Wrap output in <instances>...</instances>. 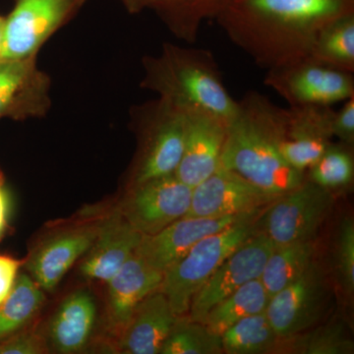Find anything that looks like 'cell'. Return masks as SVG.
I'll use <instances>...</instances> for the list:
<instances>
[{
	"instance_id": "6da1fadb",
	"label": "cell",
	"mask_w": 354,
	"mask_h": 354,
	"mask_svg": "<svg viewBox=\"0 0 354 354\" xmlns=\"http://www.w3.org/2000/svg\"><path fill=\"white\" fill-rule=\"evenodd\" d=\"M354 0H230L215 18L230 41L267 70L309 57L330 21Z\"/></svg>"
},
{
	"instance_id": "7a4b0ae2",
	"label": "cell",
	"mask_w": 354,
	"mask_h": 354,
	"mask_svg": "<svg viewBox=\"0 0 354 354\" xmlns=\"http://www.w3.org/2000/svg\"><path fill=\"white\" fill-rule=\"evenodd\" d=\"M283 113L266 95L247 93L232 120L221 167L239 174L267 194L279 197L304 183V172L292 169L279 151Z\"/></svg>"
},
{
	"instance_id": "3957f363",
	"label": "cell",
	"mask_w": 354,
	"mask_h": 354,
	"mask_svg": "<svg viewBox=\"0 0 354 354\" xmlns=\"http://www.w3.org/2000/svg\"><path fill=\"white\" fill-rule=\"evenodd\" d=\"M143 87L183 109H198L232 120L237 102L225 88L213 53L165 44L162 55L144 59Z\"/></svg>"
},
{
	"instance_id": "277c9868",
	"label": "cell",
	"mask_w": 354,
	"mask_h": 354,
	"mask_svg": "<svg viewBox=\"0 0 354 354\" xmlns=\"http://www.w3.org/2000/svg\"><path fill=\"white\" fill-rule=\"evenodd\" d=\"M260 213L251 214L201 239L164 272L160 290L169 299L176 316L188 313L193 297L212 274L239 246L257 234Z\"/></svg>"
},
{
	"instance_id": "5b68a950",
	"label": "cell",
	"mask_w": 354,
	"mask_h": 354,
	"mask_svg": "<svg viewBox=\"0 0 354 354\" xmlns=\"http://www.w3.org/2000/svg\"><path fill=\"white\" fill-rule=\"evenodd\" d=\"M333 203L332 191L305 179L298 187L277 198L258 216V232L267 235L274 246L312 241Z\"/></svg>"
},
{
	"instance_id": "8992f818",
	"label": "cell",
	"mask_w": 354,
	"mask_h": 354,
	"mask_svg": "<svg viewBox=\"0 0 354 354\" xmlns=\"http://www.w3.org/2000/svg\"><path fill=\"white\" fill-rule=\"evenodd\" d=\"M266 85L290 106H332L354 97L353 73L306 57L268 70Z\"/></svg>"
},
{
	"instance_id": "52a82bcc",
	"label": "cell",
	"mask_w": 354,
	"mask_h": 354,
	"mask_svg": "<svg viewBox=\"0 0 354 354\" xmlns=\"http://www.w3.org/2000/svg\"><path fill=\"white\" fill-rule=\"evenodd\" d=\"M142 114V149L132 184L176 174L183 158L185 109L160 97Z\"/></svg>"
},
{
	"instance_id": "ba28073f",
	"label": "cell",
	"mask_w": 354,
	"mask_h": 354,
	"mask_svg": "<svg viewBox=\"0 0 354 354\" xmlns=\"http://www.w3.org/2000/svg\"><path fill=\"white\" fill-rule=\"evenodd\" d=\"M88 0H15L6 18L0 58L37 55L39 48L76 15Z\"/></svg>"
},
{
	"instance_id": "9c48e42d",
	"label": "cell",
	"mask_w": 354,
	"mask_h": 354,
	"mask_svg": "<svg viewBox=\"0 0 354 354\" xmlns=\"http://www.w3.org/2000/svg\"><path fill=\"white\" fill-rule=\"evenodd\" d=\"M192 188L174 174L132 184L118 211L137 232L153 235L187 215Z\"/></svg>"
},
{
	"instance_id": "30bf717a",
	"label": "cell",
	"mask_w": 354,
	"mask_h": 354,
	"mask_svg": "<svg viewBox=\"0 0 354 354\" xmlns=\"http://www.w3.org/2000/svg\"><path fill=\"white\" fill-rule=\"evenodd\" d=\"M274 249V243L262 232H257L244 242L216 269L193 297L188 318L204 323L209 310L221 300L249 281L260 279Z\"/></svg>"
},
{
	"instance_id": "8fae6325",
	"label": "cell",
	"mask_w": 354,
	"mask_h": 354,
	"mask_svg": "<svg viewBox=\"0 0 354 354\" xmlns=\"http://www.w3.org/2000/svg\"><path fill=\"white\" fill-rule=\"evenodd\" d=\"M327 295L322 272L313 262L299 278L270 298L266 315L279 339L295 337L319 320Z\"/></svg>"
},
{
	"instance_id": "7c38bea8",
	"label": "cell",
	"mask_w": 354,
	"mask_h": 354,
	"mask_svg": "<svg viewBox=\"0 0 354 354\" xmlns=\"http://www.w3.org/2000/svg\"><path fill=\"white\" fill-rule=\"evenodd\" d=\"M278 197L267 194L235 172L220 167L192 188L187 216L225 218L263 211Z\"/></svg>"
},
{
	"instance_id": "4fadbf2b",
	"label": "cell",
	"mask_w": 354,
	"mask_h": 354,
	"mask_svg": "<svg viewBox=\"0 0 354 354\" xmlns=\"http://www.w3.org/2000/svg\"><path fill=\"white\" fill-rule=\"evenodd\" d=\"M185 116L183 158L174 176L193 188L220 169L227 121L198 109H185Z\"/></svg>"
},
{
	"instance_id": "5bb4252c",
	"label": "cell",
	"mask_w": 354,
	"mask_h": 354,
	"mask_svg": "<svg viewBox=\"0 0 354 354\" xmlns=\"http://www.w3.org/2000/svg\"><path fill=\"white\" fill-rule=\"evenodd\" d=\"M50 81L37 65V55L0 58V120L39 118L50 106Z\"/></svg>"
},
{
	"instance_id": "9a60e30c",
	"label": "cell",
	"mask_w": 354,
	"mask_h": 354,
	"mask_svg": "<svg viewBox=\"0 0 354 354\" xmlns=\"http://www.w3.org/2000/svg\"><path fill=\"white\" fill-rule=\"evenodd\" d=\"M100 220L50 235L25 263L28 274L44 291H53L77 261L88 252L99 232Z\"/></svg>"
},
{
	"instance_id": "2e32d148",
	"label": "cell",
	"mask_w": 354,
	"mask_h": 354,
	"mask_svg": "<svg viewBox=\"0 0 354 354\" xmlns=\"http://www.w3.org/2000/svg\"><path fill=\"white\" fill-rule=\"evenodd\" d=\"M332 106H290L283 113L279 151L292 169L304 172L330 146Z\"/></svg>"
},
{
	"instance_id": "e0dca14e",
	"label": "cell",
	"mask_w": 354,
	"mask_h": 354,
	"mask_svg": "<svg viewBox=\"0 0 354 354\" xmlns=\"http://www.w3.org/2000/svg\"><path fill=\"white\" fill-rule=\"evenodd\" d=\"M251 214L225 218L183 216L158 234L143 235L135 253L147 264L164 274L171 266L189 252L190 249L201 239L230 227L235 221Z\"/></svg>"
},
{
	"instance_id": "ac0fdd59",
	"label": "cell",
	"mask_w": 354,
	"mask_h": 354,
	"mask_svg": "<svg viewBox=\"0 0 354 354\" xmlns=\"http://www.w3.org/2000/svg\"><path fill=\"white\" fill-rule=\"evenodd\" d=\"M143 234L118 209L100 220L99 232L80 266L83 277L108 283L135 253Z\"/></svg>"
},
{
	"instance_id": "d6986e66",
	"label": "cell",
	"mask_w": 354,
	"mask_h": 354,
	"mask_svg": "<svg viewBox=\"0 0 354 354\" xmlns=\"http://www.w3.org/2000/svg\"><path fill=\"white\" fill-rule=\"evenodd\" d=\"M178 316L160 290L147 297L120 333L118 348L127 354H158Z\"/></svg>"
},
{
	"instance_id": "ffe728a7",
	"label": "cell",
	"mask_w": 354,
	"mask_h": 354,
	"mask_svg": "<svg viewBox=\"0 0 354 354\" xmlns=\"http://www.w3.org/2000/svg\"><path fill=\"white\" fill-rule=\"evenodd\" d=\"M164 274L153 269L136 253L109 281V316L114 330L120 333L147 297L160 290Z\"/></svg>"
},
{
	"instance_id": "44dd1931",
	"label": "cell",
	"mask_w": 354,
	"mask_h": 354,
	"mask_svg": "<svg viewBox=\"0 0 354 354\" xmlns=\"http://www.w3.org/2000/svg\"><path fill=\"white\" fill-rule=\"evenodd\" d=\"M97 319L94 297L87 290H76L65 298L51 317L48 339L59 353H76L88 346Z\"/></svg>"
},
{
	"instance_id": "7402d4cb",
	"label": "cell",
	"mask_w": 354,
	"mask_h": 354,
	"mask_svg": "<svg viewBox=\"0 0 354 354\" xmlns=\"http://www.w3.org/2000/svg\"><path fill=\"white\" fill-rule=\"evenodd\" d=\"M269 299L261 279H254L216 304L203 324L214 334L221 335L242 319L265 312Z\"/></svg>"
},
{
	"instance_id": "603a6c76",
	"label": "cell",
	"mask_w": 354,
	"mask_h": 354,
	"mask_svg": "<svg viewBox=\"0 0 354 354\" xmlns=\"http://www.w3.org/2000/svg\"><path fill=\"white\" fill-rule=\"evenodd\" d=\"M44 290L28 274H19L12 290L0 305V342L32 325L44 306Z\"/></svg>"
},
{
	"instance_id": "cb8c5ba5",
	"label": "cell",
	"mask_w": 354,
	"mask_h": 354,
	"mask_svg": "<svg viewBox=\"0 0 354 354\" xmlns=\"http://www.w3.org/2000/svg\"><path fill=\"white\" fill-rule=\"evenodd\" d=\"M314 253L312 241L274 246L260 278L269 297L299 278L313 263Z\"/></svg>"
},
{
	"instance_id": "d4e9b609",
	"label": "cell",
	"mask_w": 354,
	"mask_h": 354,
	"mask_svg": "<svg viewBox=\"0 0 354 354\" xmlns=\"http://www.w3.org/2000/svg\"><path fill=\"white\" fill-rule=\"evenodd\" d=\"M230 0H162L157 8L177 38L195 43L205 21L216 18Z\"/></svg>"
},
{
	"instance_id": "484cf974",
	"label": "cell",
	"mask_w": 354,
	"mask_h": 354,
	"mask_svg": "<svg viewBox=\"0 0 354 354\" xmlns=\"http://www.w3.org/2000/svg\"><path fill=\"white\" fill-rule=\"evenodd\" d=\"M309 57L354 73V12L344 14L326 25L317 36Z\"/></svg>"
},
{
	"instance_id": "4316f807",
	"label": "cell",
	"mask_w": 354,
	"mask_h": 354,
	"mask_svg": "<svg viewBox=\"0 0 354 354\" xmlns=\"http://www.w3.org/2000/svg\"><path fill=\"white\" fill-rule=\"evenodd\" d=\"M221 337L223 353L228 354L268 353L279 339L266 312L242 319L228 328Z\"/></svg>"
},
{
	"instance_id": "83f0119b",
	"label": "cell",
	"mask_w": 354,
	"mask_h": 354,
	"mask_svg": "<svg viewBox=\"0 0 354 354\" xmlns=\"http://www.w3.org/2000/svg\"><path fill=\"white\" fill-rule=\"evenodd\" d=\"M160 354L223 353L221 335L214 334L204 325L189 318L178 317Z\"/></svg>"
},
{
	"instance_id": "f1b7e54d",
	"label": "cell",
	"mask_w": 354,
	"mask_h": 354,
	"mask_svg": "<svg viewBox=\"0 0 354 354\" xmlns=\"http://www.w3.org/2000/svg\"><path fill=\"white\" fill-rule=\"evenodd\" d=\"M351 147L342 142L330 143L315 164L307 169L309 180L332 192L351 185L354 178Z\"/></svg>"
},
{
	"instance_id": "f546056e",
	"label": "cell",
	"mask_w": 354,
	"mask_h": 354,
	"mask_svg": "<svg viewBox=\"0 0 354 354\" xmlns=\"http://www.w3.org/2000/svg\"><path fill=\"white\" fill-rule=\"evenodd\" d=\"M335 266L342 288L348 295L354 290V223L351 218L342 221L335 242Z\"/></svg>"
},
{
	"instance_id": "4dcf8cb0",
	"label": "cell",
	"mask_w": 354,
	"mask_h": 354,
	"mask_svg": "<svg viewBox=\"0 0 354 354\" xmlns=\"http://www.w3.org/2000/svg\"><path fill=\"white\" fill-rule=\"evenodd\" d=\"M301 353L309 354H348L353 353V344L341 325L317 330L300 342Z\"/></svg>"
},
{
	"instance_id": "1f68e13d",
	"label": "cell",
	"mask_w": 354,
	"mask_h": 354,
	"mask_svg": "<svg viewBox=\"0 0 354 354\" xmlns=\"http://www.w3.org/2000/svg\"><path fill=\"white\" fill-rule=\"evenodd\" d=\"M48 351L46 339L31 325L0 342V354H41Z\"/></svg>"
},
{
	"instance_id": "d6a6232c",
	"label": "cell",
	"mask_w": 354,
	"mask_h": 354,
	"mask_svg": "<svg viewBox=\"0 0 354 354\" xmlns=\"http://www.w3.org/2000/svg\"><path fill=\"white\" fill-rule=\"evenodd\" d=\"M339 111H334L330 121L333 137L342 143L353 146L354 144V97L344 102Z\"/></svg>"
},
{
	"instance_id": "836d02e7",
	"label": "cell",
	"mask_w": 354,
	"mask_h": 354,
	"mask_svg": "<svg viewBox=\"0 0 354 354\" xmlns=\"http://www.w3.org/2000/svg\"><path fill=\"white\" fill-rule=\"evenodd\" d=\"M21 264L22 262L15 258L0 255V305L12 290Z\"/></svg>"
},
{
	"instance_id": "e575fe53",
	"label": "cell",
	"mask_w": 354,
	"mask_h": 354,
	"mask_svg": "<svg viewBox=\"0 0 354 354\" xmlns=\"http://www.w3.org/2000/svg\"><path fill=\"white\" fill-rule=\"evenodd\" d=\"M10 197L6 188V179L0 171V241L6 234L10 215Z\"/></svg>"
},
{
	"instance_id": "d590c367",
	"label": "cell",
	"mask_w": 354,
	"mask_h": 354,
	"mask_svg": "<svg viewBox=\"0 0 354 354\" xmlns=\"http://www.w3.org/2000/svg\"><path fill=\"white\" fill-rule=\"evenodd\" d=\"M128 12L139 13L146 8H152L155 10L162 0H120Z\"/></svg>"
},
{
	"instance_id": "8d00e7d4",
	"label": "cell",
	"mask_w": 354,
	"mask_h": 354,
	"mask_svg": "<svg viewBox=\"0 0 354 354\" xmlns=\"http://www.w3.org/2000/svg\"><path fill=\"white\" fill-rule=\"evenodd\" d=\"M4 29H6V17L0 16V51H1L2 44H3Z\"/></svg>"
}]
</instances>
